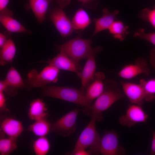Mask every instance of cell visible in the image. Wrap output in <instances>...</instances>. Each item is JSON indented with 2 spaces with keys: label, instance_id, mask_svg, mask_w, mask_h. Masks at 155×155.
Here are the masks:
<instances>
[{
  "label": "cell",
  "instance_id": "cell-12",
  "mask_svg": "<svg viewBox=\"0 0 155 155\" xmlns=\"http://www.w3.org/2000/svg\"><path fill=\"white\" fill-rule=\"evenodd\" d=\"M105 75L102 72H97L92 80L84 90V95L88 101L91 104L93 100L102 93L104 87V81Z\"/></svg>",
  "mask_w": 155,
  "mask_h": 155
},
{
  "label": "cell",
  "instance_id": "cell-27",
  "mask_svg": "<svg viewBox=\"0 0 155 155\" xmlns=\"http://www.w3.org/2000/svg\"><path fill=\"white\" fill-rule=\"evenodd\" d=\"M33 148L36 155H46L50 150V143L45 136L39 137L34 142Z\"/></svg>",
  "mask_w": 155,
  "mask_h": 155
},
{
  "label": "cell",
  "instance_id": "cell-25",
  "mask_svg": "<svg viewBox=\"0 0 155 155\" xmlns=\"http://www.w3.org/2000/svg\"><path fill=\"white\" fill-rule=\"evenodd\" d=\"M139 84L142 86L144 92V100L152 102L155 99V78L146 80L141 79Z\"/></svg>",
  "mask_w": 155,
  "mask_h": 155
},
{
  "label": "cell",
  "instance_id": "cell-6",
  "mask_svg": "<svg viewBox=\"0 0 155 155\" xmlns=\"http://www.w3.org/2000/svg\"><path fill=\"white\" fill-rule=\"evenodd\" d=\"M79 112L78 108H75L51 123L50 131L64 137L73 133L76 128V121Z\"/></svg>",
  "mask_w": 155,
  "mask_h": 155
},
{
  "label": "cell",
  "instance_id": "cell-14",
  "mask_svg": "<svg viewBox=\"0 0 155 155\" xmlns=\"http://www.w3.org/2000/svg\"><path fill=\"white\" fill-rule=\"evenodd\" d=\"M4 81L7 85L5 91L10 96L15 95L18 89L27 88L26 84L24 83L20 74L12 66L9 70Z\"/></svg>",
  "mask_w": 155,
  "mask_h": 155
},
{
  "label": "cell",
  "instance_id": "cell-37",
  "mask_svg": "<svg viewBox=\"0 0 155 155\" xmlns=\"http://www.w3.org/2000/svg\"><path fill=\"white\" fill-rule=\"evenodd\" d=\"M6 33L3 34L0 33V49L4 45L7 40V36H6Z\"/></svg>",
  "mask_w": 155,
  "mask_h": 155
},
{
  "label": "cell",
  "instance_id": "cell-28",
  "mask_svg": "<svg viewBox=\"0 0 155 155\" xmlns=\"http://www.w3.org/2000/svg\"><path fill=\"white\" fill-rule=\"evenodd\" d=\"M138 16L142 20L149 23L155 29V7L152 9H143L139 13Z\"/></svg>",
  "mask_w": 155,
  "mask_h": 155
},
{
  "label": "cell",
  "instance_id": "cell-20",
  "mask_svg": "<svg viewBox=\"0 0 155 155\" xmlns=\"http://www.w3.org/2000/svg\"><path fill=\"white\" fill-rule=\"evenodd\" d=\"M16 50L13 41L11 38L8 39L1 48L0 65L2 66L11 63L15 56Z\"/></svg>",
  "mask_w": 155,
  "mask_h": 155
},
{
  "label": "cell",
  "instance_id": "cell-17",
  "mask_svg": "<svg viewBox=\"0 0 155 155\" xmlns=\"http://www.w3.org/2000/svg\"><path fill=\"white\" fill-rule=\"evenodd\" d=\"M52 0H28L24 6L25 9H31L38 22L42 24L46 19V14L48 7Z\"/></svg>",
  "mask_w": 155,
  "mask_h": 155
},
{
  "label": "cell",
  "instance_id": "cell-31",
  "mask_svg": "<svg viewBox=\"0 0 155 155\" xmlns=\"http://www.w3.org/2000/svg\"><path fill=\"white\" fill-rule=\"evenodd\" d=\"M149 60L150 65L155 70V47L152 49L150 51Z\"/></svg>",
  "mask_w": 155,
  "mask_h": 155
},
{
  "label": "cell",
  "instance_id": "cell-13",
  "mask_svg": "<svg viewBox=\"0 0 155 155\" xmlns=\"http://www.w3.org/2000/svg\"><path fill=\"white\" fill-rule=\"evenodd\" d=\"M38 63H47L59 69L69 71L75 73L80 78V72L79 71L81 68L79 67L71 59L64 54L60 52L56 57L46 61H42Z\"/></svg>",
  "mask_w": 155,
  "mask_h": 155
},
{
  "label": "cell",
  "instance_id": "cell-7",
  "mask_svg": "<svg viewBox=\"0 0 155 155\" xmlns=\"http://www.w3.org/2000/svg\"><path fill=\"white\" fill-rule=\"evenodd\" d=\"M124 149L119 144L118 136L113 131L105 132L101 139L100 154L103 155H121Z\"/></svg>",
  "mask_w": 155,
  "mask_h": 155
},
{
  "label": "cell",
  "instance_id": "cell-3",
  "mask_svg": "<svg viewBox=\"0 0 155 155\" xmlns=\"http://www.w3.org/2000/svg\"><path fill=\"white\" fill-rule=\"evenodd\" d=\"M97 120L96 117H91L89 123L80 135L72 153L80 149L89 148L91 154H100L101 139L96 129Z\"/></svg>",
  "mask_w": 155,
  "mask_h": 155
},
{
  "label": "cell",
  "instance_id": "cell-2",
  "mask_svg": "<svg viewBox=\"0 0 155 155\" xmlns=\"http://www.w3.org/2000/svg\"><path fill=\"white\" fill-rule=\"evenodd\" d=\"M40 96L71 102L87 109H89L92 105L86 99L84 91L71 87L46 86L41 88Z\"/></svg>",
  "mask_w": 155,
  "mask_h": 155
},
{
  "label": "cell",
  "instance_id": "cell-23",
  "mask_svg": "<svg viewBox=\"0 0 155 155\" xmlns=\"http://www.w3.org/2000/svg\"><path fill=\"white\" fill-rule=\"evenodd\" d=\"M47 117L35 121L30 125L28 130L35 135L40 137L45 136L50 131L51 123L47 119Z\"/></svg>",
  "mask_w": 155,
  "mask_h": 155
},
{
  "label": "cell",
  "instance_id": "cell-18",
  "mask_svg": "<svg viewBox=\"0 0 155 155\" xmlns=\"http://www.w3.org/2000/svg\"><path fill=\"white\" fill-rule=\"evenodd\" d=\"M0 129L8 137L17 138L22 132L24 128L20 121L11 118H7L2 122Z\"/></svg>",
  "mask_w": 155,
  "mask_h": 155
},
{
  "label": "cell",
  "instance_id": "cell-34",
  "mask_svg": "<svg viewBox=\"0 0 155 155\" xmlns=\"http://www.w3.org/2000/svg\"><path fill=\"white\" fill-rule=\"evenodd\" d=\"M6 100L3 92H0V108L1 110L5 108Z\"/></svg>",
  "mask_w": 155,
  "mask_h": 155
},
{
  "label": "cell",
  "instance_id": "cell-22",
  "mask_svg": "<svg viewBox=\"0 0 155 155\" xmlns=\"http://www.w3.org/2000/svg\"><path fill=\"white\" fill-rule=\"evenodd\" d=\"M91 22L88 15L82 8H79L71 20L73 29L76 30H84Z\"/></svg>",
  "mask_w": 155,
  "mask_h": 155
},
{
  "label": "cell",
  "instance_id": "cell-24",
  "mask_svg": "<svg viewBox=\"0 0 155 155\" xmlns=\"http://www.w3.org/2000/svg\"><path fill=\"white\" fill-rule=\"evenodd\" d=\"M108 30L115 38L121 41L124 40L129 33V26L119 20L115 21Z\"/></svg>",
  "mask_w": 155,
  "mask_h": 155
},
{
  "label": "cell",
  "instance_id": "cell-35",
  "mask_svg": "<svg viewBox=\"0 0 155 155\" xmlns=\"http://www.w3.org/2000/svg\"><path fill=\"white\" fill-rule=\"evenodd\" d=\"M10 0H0V12L8 9L7 5Z\"/></svg>",
  "mask_w": 155,
  "mask_h": 155
},
{
  "label": "cell",
  "instance_id": "cell-8",
  "mask_svg": "<svg viewBox=\"0 0 155 155\" xmlns=\"http://www.w3.org/2000/svg\"><path fill=\"white\" fill-rule=\"evenodd\" d=\"M62 9H54L50 13V18L61 36L66 37L71 35L74 30L71 21Z\"/></svg>",
  "mask_w": 155,
  "mask_h": 155
},
{
  "label": "cell",
  "instance_id": "cell-30",
  "mask_svg": "<svg viewBox=\"0 0 155 155\" xmlns=\"http://www.w3.org/2000/svg\"><path fill=\"white\" fill-rule=\"evenodd\" d=\"M78 0L82 3L84 7L89 9H94L96 8L98 2V0Z\"/></svg>",
  "mask_w": 155,
  "mask_h": 155
},
{
  "label": "cell",
  "instance_id": "cell-10",
  "mask_svg": "<svg viewBox=\"0 0 155 155\" xmlns=\"http://www.w3.org/2000/svg\"><path fill=\"white\" fill-rule=\"evenodd\" d=\"M102 50V47L100 46L92 48L86 58L87 60L80 72V77L81 81V90L84 91L94 77L96 69V57L97 54L101 52Z\"/></svg>",
  "mask_w": 155,
  "mask_h": 155
},
{
  "label": "cell",
  "instance_id": "cell-19",
  "mask_svg": "<svg viewBox=\"0 0 155 155\" xmlns=\"http://www.w3.org/2000/svg\"><path fill=\"white\" fill-rule=\"evenodd\" d=\"M46 104L43 100L37 98L30 104L28 116L30 119L36 121L47 117L48 112Z\"/></svg>",
  "mask_w": 155,
  "mask_h": 155
},
{
  "label": "cell",
  "instance_id": "cell-32",
  "mask_svg": "<svg viewBox=\"0 0 155 155\" xmlns=\"http://www.w3.org/2000/svg\"><path fill=\"white\" fill-rule=\"evenodd\" d=\"M59 7L63 9L68 6L70 3L71 0H55Z\"/></svg>",
  "mask_w": 155,
  "mask_h": 155
},
{
  "label": "cell",
  "instance_id": "cell-1",
  "mask_svg": "<svg viewBox=\"0 0 155 155\" xmlns=\"http://www.w3.org/2000/svg\"><path fill=\"white\" fill-rule=\"evenodd\" d=\"M103 90L96 98L89 110H91L92 116L96 117L97 121L102 119L101 113L108 109L119 100L125 97L121 92L117 83L114 80H104Z\"/></svg>",
  "mask_w": 155,
  "mask_h": 155
},
{
  "label": "cell",
  "instance_id": "cell-38",
  "mask_svg": "<svg viewBox=\"0 0 155 155\" xmlns=\"http://www.w3.org/2000/svg\"><path fill=\"white\" fill-rule=\"evenodd\" d=\"M7 85L4 81L1 80L0 81V92L5 91Z\"/></svg>",
  "mask_w": 155,
  "mask_h": 155
},
{
  "label": "cell",
  "instance_id": "cell-21",
  "mask_svg": "<svg viewBox=\"0 0 155 155\" xmlns=\"http://www.w3.org/2000/svg\"><path fill=\"white\" fill-rule=\"evenodd\" d=\"M0 22L7 30L11 33L31 34L30 31L26 29L18 21L12 16L0 15Z\"/></svg>",
  "mask_w": 155,
  "mask_h": 155
},
{
  "label": "cell",
  "instance_id": "cell-26",
  "mask_svg": "<svg viewBox=\"0 0 155 155\" xmlns=\"http://www.w3.org/2000/svg\"><path fill=\"white\" fill-rule=\"evenodd\" d=\"M17 138L9 137L0 140V154L8 155L17 148Z\"/></svg>",
  "mask_w": 155,
  "mask_h": 155
},
{
  "label": "cell",
  "instance_id": "cell-16",
  "mask_svg": "<svg viewBox=\"0 0 155 155\" xmlns=\"http://www.w3.org/2000/svg\"><path fill=\"white\" fill-rule=\"evenodd\" d=\"M102 11V15L101 17L94 18L93 20L95 28L92 36L102 31L108 30L112 23L116 20V17L119 13L118 10H115L111 12L106 8L103 9Z\"/></svg>",
  "mask_w": 155,
  "mask_h": 155
},
{
  "label": "cell",
  "instance_id": "cell-5",
  "mask_svg": "<svg viewBox=\"0 0 155 155\" xmlns=\"http://www.w3.org/2000/svg\"><path fill=\"white\" fill-rule=\"evenodd\" d=\"M59 69L50 65L44 67L40 72L35 69L30 71L27 75L25 82L27 89L32 87H42L51 82L56 83L58 80Z\"/></svg>",
  "mask_w": 155,
  "mask_h": 155
},
{
  "label": "cell",
  "instance_id": "cell-33",
  "mask_svg": "<svg viewBox=\"0 0 155 155\" xmlns=\"http://www.w3.org/2000/svg\"><path fill=\"white\" fill-rule=\"evenodd\" d=\"M71 154L74 155H89L91 154L89 151H87L84 149H80L73 152L71 153Z\"/></svg>",
  "mask_w": 155,
  "mask_h": 155
},
{
  "label": "cell",
  "instance_id": "cell-11",
  "mask_svg": "<svg viewBox=\"0 0 155 155\" xmlns=\"http://www.w3.org/2000/svg\"><path fill=\"white\" fill-rule=\"evenodd\" d=\"M150 73V70L146 59L141 57L136 59L133 64L125 65L118 73V75L123 79H129L141 74L148 76Z\"/></svg>",
  "mask_w": 155,
  "mask_h": 155
},
{
  "label": "cell",
  "instance_id": "cell-29",
  "mask_svg": "<svg viewBox=\"0 0 155 155\" xmlns=\"http://www.w3.org/2000/svg\"><path fill=\"white\" fill-rule=\"evenodd\" d=\"M133 36L146 40L155 45V32L146 33L143 28H140L136 30Z\"/></svg>",
  "mask_w": 155,
  "mask_h": 155
},
{
  "label": "cell",
  "instance_id": "cell-15",
  "mask_svg": "<svg viewBox=\"0 0 155 155\" xmlns=\"http://www.w3.org/2000/svg\"><path fill=\"white\" fill-rule=\"evenodd\" d=\"M124 94L132 104L142 106L144 104V92L143 88L139 84L120 81Z\"/></svg>",
  "mask_w": 155,
  "mask_h": 155
},
{
  "label": "cell",
  "instance_id": "cell-9",
  "mask_svg": "<svg viewBox=\"0 0 155 155\" xmlns=\"http://www.w3.org/2000/svg\"><path fill=\"white\" fill-rule=\"evenodd\" d=\"M142 107L135 104L129 105L125 114L120 117L119 123L130 128L138 123L145 122L148 118V115Z\"/></svg>",
  "mask_w": 155,
  "mask_h": 155
},
{
  "label": "cell",
  "instance_id": "cell-4",
  "mask_svg": "<svg viewBox=\"0 0 155 155\" xmlns=\"http://www.w3.org/2000/svg\"><path fill=\"white\" fill-rule=\"evenodd\" d=\"M92 40L84 39L79 36L69 40L59 45L58 48L61 52L72 59L79 67L80 61L86 58L92 48Z\"/></svg>",
  "mask_w": 155,
  "mask_h": 155
},
{
  "label": "cell",
  "instance_id": "cell-36",
  "mask_svg": "<svg viewBox=\"0 0 155 155\" xmlns=\"http://www.w3.org/2000/svg\"><path fill=\"white\" fill-rule=\"evenodd\" d=\"M150 154H155V132H153V137L152 142L151 149Z\"/></svg>",
  "mask_w": 155,
  "mask_h": 155
}]
</instances>
